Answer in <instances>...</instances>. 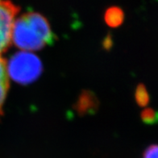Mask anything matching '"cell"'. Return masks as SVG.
<instances>
[{
	"instance_id": "1",
	"label": "cell",
	"mask_w": 158,
	"mask_h": 158,
	"mask_svg": "<svg viewBox=\"0 0 158 158\" xmlns=\"http://www.w3.org/2000/svg\"><path fill=\"white\" fill-rule=\"evenodd\" d=\"M11 40L24 51H36L47 44H53L56 36L44 16L37 12H27L15 19Z\"/></svg>"
},
{
	"instance_id": "2",
	"label": "cell",
	"mask_w": 158,
	"mask_h": 158,
	"mask_svg": "<svg viewBox=\"0 0 158 158\" xmlns=\"http://www.w3.org/2000/svg\"><path fill=\"white\" fill-rule=\"evenodd\" d=\"M42 69L40 59L27 51L15 53L6 64L7 74L14 81L21 84L33 82L41 74Z\"/></svg>"
},
{
	"instance_id": "3",
	"label": "cell",
	"mask_w": 158,
	"mask_h": 158,
	"mask_svg": "<svg viewBox=\"0 0 158 158\" xmlns=\"http://www.w3.org/2000/svg\"><path fill=\"white\" fill-rule=\"evenodd\" d=\"M19 10L10 0H0V52L6 51L10 45L13 25Z\"/></svg>"
},
{
	"instance_id": "4",
	"label": "cell",
	"mask_w": 158,
	"mask_h": 158,
	"mask_svg": "<svg viewBox=\"0 0 158 158\" xmlns=\"http://www.w3.org/2000/svg\"><path fill=\"white\" fill-rule=\"evenodd\" d=\"M105 19L107 24L111 27H116L122 23L123 19V12L117 7H111L106 13Z\"/></svg>"
},
{
	"instance_id": "5",
	"label": "cell",
	"mask_w": 158,
	"mask_h": 158,
	"mask_svg": "<svg viewBox=\"0 0 158 158\" xmlns=\"http://www.w3.org/2000/svg\"><path fill=\"white\" fill-rule=\"evenodd\" d=\"M9 89V80L7 73H0V110H2L5 98Z\"/></svg>"
},
{
	"instance_id": "6",
	"label": "cell",
	"mask_w": 158,
	"mask_h": 158,
	"mask_svg": "<svg viewBox=\"0 0 158 158\" xmlns=\"http://www.w3.org/2000/svg\"><path fill=\"white\" fill-rule=\"evenodd\" d=\"M135 100L139 106H144L149 102V95L143 85H138L136 91H135Z\"/></svg>"
},
{
	"instance_id": "7",
	"label": "cell",
	"mask_w": 158,
	"mask_h": 158,
	"mask_svg": "<svg viewBox=\"0 0 158 158\" xmlns=\"http://www.w3.org/2000/svg\"><path fill=\"white\" fill-rule=\"evenodd\" d=\"M141 118L146 123L152 124L154 123H158V112L152 109H145L141 113Z\"/></svg>"
},
{
	"instance_id": "8",
	"label": "cell",
	"mask_w": 158,
	"mask_h": 158,
	"mask_svg": "<svg viewBox=\"0 0 158 158\" xmlns=\"http://www.w3.org/2000/svg\"><path fill=\"white\" fill-rule=\"evenodd\" d=\"M143 158H158V144L149 146L143 153Z\"/></svg>"
},
{
	"instance_id": "9",
	"label": "cell",
	"mask_w": 158,
	"mask_h": 158,
	"mask_svg": "<svg viewBox=\"0 0 158 158\" xmlns=\"http://www.w3.org/2000/svg\"><path fill=\"white\" fill-rule=\"evenodd\" d=\"M0 73H7L6 70V64L5 60L0 56Z\"/></svg>"
}]
</instances>
